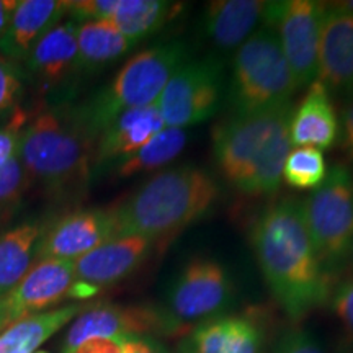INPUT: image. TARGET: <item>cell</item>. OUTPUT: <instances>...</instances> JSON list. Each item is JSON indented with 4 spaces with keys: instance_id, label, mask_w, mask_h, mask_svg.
I'll return each instance as SVG.
<instances>
[{
    "instance_id": "obj_1",
    "label": "cell",
    "mask_w": 353,
    "mask_h": 353,
    "mask_svg": "<svg viewBox=\"0 0 353 353\" xmlns=\"http://www.w3.org/2000/svg\"><path fill=\"white\" fill-rule=\"evenodd\" d=\"M250 241L260 272L290 319H303L329 301L330 278L317 259L301 200L268 206L255 219Z\"/></svg>"
},
{
    "instance_id": "obj_2",
    "label": "cell",
    "mask_w": 353,
    "mask_h": 353,
    "mask_svg": "<svg viewBox=\"0 0 353 353\" xmlns=\"http://www.w3.org/2000/svg\"><path fill=\"white\" fill-rule=\"evenodd\" d=\"M219 193V185L208 170L193 164L167 167L113 206L118 237L169 239L208 214Z\"/></svg>"
},
{
    "instance_id": "obj_3",
    "label": "cell",
    "mask_w": 353,
    "mask_h": 353,
    "mask_svg": "<svg viewBox=\"0 0 353 353\" xmlns=\"http://www.w3.org/2000/svg\"><path fill=\"white\" fill-rule=\"evenodd\" d=\"M293 105L252 114H231L213 130L216 167L234 188L249 196L273 195L291 151Z\"/></svg>"
},
{
    "instance_id": "obj_4",
    "label": "cell",
    "mask_w": 353,
    "mask_h": 353,
    "mask_svg": "<svg viewBox=\"0 0 353 353\" xmlns=\"http://www.w3.org/2000/svg\"><path fill=\"white\" fill-rule=\"evenodd\" d=\"M94 141L81 110H44L21 131L19 157L32 180L63 192L88 179Z\"/></svg>"
},
{
    "instance_id": "obj_5",
    "label": "cell",
    "mask_w": 353,
    "mask_h": 353,
    "mask_svg": "<svg viewBox=\"0 0 353 353\" xmlns=\"http://www.w3.org/2000/svg\"><path fill=\"white\" fill-rule=\"evenodd\" d=\"M187 44L169 41L139 51L128 59L110 85L81 110L90 131L99 138L101 130L120 113L157 103L167 82L187 63Z\"/></svg>"
},
{
    "instance_id": "obj_6",
    "label": "cell",
    "mask_w": 353,
    "mask_h": 353,
    "mask_svg": "<svg viewBox=\"0 0 353 353\" xmlns=\"http://www.w3.org/2000/svg\"><path fill=\"white\" fill-rule=\"evenodd\" d=\"M280 43L268 26H260L232 57L229 103L232 114H252L291 103L296 92Z\"/></svg>"
},
{
    "instance_id": "obj_7",
    "label": "cell",
    "mask_w": 353,
    "mask_h": 353,
    "mask_svg": "<svg viewBox=\"0 0 353 353\" xmlns=\"http://www.w3.org/2000/svg\"><path fill=\"white\" fill-rule=\"evenodd\" d=\"M307 232L317 259L332 280L347 267L353 241V174L332 165L321 187L301 201Z\"/></svg>"
},
{
    "instance_id": "obj_8",
    "label": "cell",
    "mask_w": 353,
    "mask_h": 353,
    "mask_svg": "<svg viewBox=\"0 0 353 353\" xmlns=\"http://www.w3.org/2000/svg\"><path fill=\"white\" fill-rule=\"evenodd\" d=\"M324 2L275 0L265 3V26L275 33L296 88L309 87L317 79L321 26Z\"/></svg>"
},
{
    "instance_id": "obj_9",
    "label": "cell",
    "mask_w": 353,
    "mask_h": 353,
    "mask_svg": "<svg viewBox=\"0 0 353 353\" xmlns=\"http://www.w3.org/2000/svg\"><path fill=\"white\" fill-rule=\"evenodd\" d=\"M232 301L234 283L226 267L211 257H195L172 280L164 309L185 329L224 316Z\"/></svg>"
},
{
    "instance_id": "obj_10",
    "label": "cell",
    "mask_w": 353,
    "mask_h": 353,
    "mask_svg": "<svg viewBox=\"0 0 353 353\" xmlns=\"http://www.w3.org/2000/svg\"><path fill=\"white\" fill-rule=\"evenodd\" d=\"M223 92V64L216 57L187 61L167 82L157 108L165 128L185 130L210 120L219 110Z\"/></svg>"
},
{
    "instance_id": "obj_11",
    "label": "cell",
    "mask_w": 353,
    "mask_h": 353,
    "mask_svg": "<svg viewBox=\"0 0 353 353\" xmlns=\"http://www.w3.org/2000/svg\"><path fill=\"white\" fill-rule=\"evenodd\" d=\"M185 330L164 307L97 304L82 309L61 345V353H74L92 339L131 337V335H170Z\"/></svg>"
},
{
    "instance_id": "obj_12",
    "label": "cell",
    "mask_w": 353,
    "mask_h": 353,
    "mask_svg": "<svg viewBox=\"0 0 353 353\" xmlns=\"http://www.w3.org/2000/svg\"><path fill=\"white\" fill-rule=\"evenodd\" d=\"M156 242L143 236H120L74 260L76 283L69 298H87L134 273L148 260Z\"/></svg>"
},
{
    "instance_id": "obj_13",
    "label": "cell",
    "mask_w": 353,
    "mask_h": 353,
    "mask_svg": "<svg viewBox=\"0 0 353 353\" xmlns=\"http://www.w3.org/2000/svg\"><path fill=\"white\" fill-rule=\"evenodd\" d=\"M74 283V260H39L10 293L0 298L2 329L69 298Z\"/></svg>"
},
{
    "instance_id": "obj_14",
    "label": "cell",
    "mask_w": 353,
    "mask_h": 353,
    "mask_svg": "<svg viewBox=\"0 0 353 353\" xmlns=\"http://www.w3.org/2000/svg\"><path fill=\"white\" fill-rule=\"evenodd\" d=\"M118 237L112 208L79 210L44 229L38 245L39 260H77L105 242Z\"/></svg>"
},
{
    "instance_id": "obj_15",
    "label": "cell",
    "mask_w": 353,
    "mask_h": 353,
    "mask_svg": "<svg viewBox=\"0 0 353 353\" xmlns=\"http://www.w3.org/2000/svg\"><path fill=\"white\" fill-rule=\"evenodd\" d=\"M317 81L329 94L353 95V15L332 2L325 3L322 17Z\"/></svg>"
},
{
    "instance_id": "obj_16",
    "label": "cell",
    "mask_w": 353,
    "mask_h": 353,
    "mask_svg": "<svg viewBox=\"0 0 353 353\" xmlns=\"http://www.w3.org/2000/svg\"><path fill=\"white\" fill-rule=\"evenodd\" d=\"M263 330L242 316H221L196 324L183 335L176 353H263Z\"/></svg>"
},
{
    "instance_id": "obj_17",
    "label": "cell",
    "mask_w": 353,
    "mask_h": 353,
    "mask_svg": "<svg viewBox=\"0 0 353 353\" xmlns=\"http://www.w3.org/2000/svg\"><path fill=\"white\" fill-rule=\"evenodd\" d=\"M164 128L157 103L120 113L97 138L94 164H117L139 151Z\"/></svg>"
},
{
    "instance_id": "obj_18",
    "label": "cell",
    "mask_w": 353,
    "mask_h": 353,
    "mask_svg": "<svg viewBox=\"0 0 353 353\" xmlns=\"http://www.w3.org/2000/svg\"><path fill=\"white\" fill-rule=\"evenodd\" d=\"M339 131L341 125L329 90L316 79L307 87L301 103L291 113V144L325 151L337 143Z\"/></svg>"
},
{
    "instance_id": "obj_19",
    "label": "cell",
    "mask_w": 353,
    "mask_h": 353,
    "mask_svg": "<svg viewBox=\"0 0 353 353\" xmlns=\"http://www.w3.org/2000/svg\"><path fill=\"white\" fill-rule=\"evenodd\" d=\"M69 2L59 0H21L13 12L6 34L0 39V51L10 61L30 56L37 43L63 20Z\"/></svg>"
},
{
    "instance_id": "obj_20",
    "label": "cell",
    "mask_w": 353,
    "mask_h": 353,
    "mask_svg": "<svg viewBox=\"0 0 353 353\" xmlns=\"http://www.w3.org/2000/svg\"><path fill=\"white\" fill-rule=\"evenodd\" d=\"M26 70L39 85L50 88L77 72V21H63L44 34L26 57Z\"/></svg>"
},
{
    "instance_id": "obj_21",
    "label": "cell",
    "mask_w": 353,
    "mask_h": 353,
    "mask_svg": "<svg viewBox=\"0 0 353 353\" xmlns=\"http://www.w3.org/2000/svg\"><path fill=\"white\" fill-rule=\"evenodd\" d=\"M265 3L262 0L210 2L201 17V32L218 50H237L263 20Z\"/></svg>"
},
{
    "instance_id": "obj_22",
    "label": "cell",
    "mask_w": 353,
    "mask_h": 353,
    "mask_svg": "<svg viewBox=\"0 0 353 353\" xmlns=\"http://www.w3.org/2000/svg\"><path fill=\"white\" fill-rule=\"evenodd\" d=\"M44 228L30 221L0 234V298L15 288L37 260Z\"/></svg>"
},
{
    "instance_id": "obj_23",
    "label": "cell",
    "mask_w": 353,
    "mask_h": 353,
    "mask_svg": "<svg viewBox=\"0 0 353 353\" xmlns=\"http://www.w3.org/2000/svg\"><path fill=\"white\" fill-rule=\"evenodd\" d=\"M83 307L69 304L17 321L0 334V353H34L48 339L76 319Z\"/></svg>"
},
{
    "instance_id": "obj_24",
    "label": "cell",
    "mask_w": 353,
    "mask_h": 353,
    "mask_svg": "<svg viewBox=\"0 0 353 353\" xmlns=\"http://www.w3.org/2000/svg\"><path fill=\"white\" fill-rule=\"evenodd\" d=\"M134 43L114 28L112 21L77 23V72H90L125 56Z\"/></svg>"
},
{
    "instance_id": "obj_25",
    "label": "cell",
    "mask_w": 353,
    "mask_h": 353,
    "mask_svg": "<svg viewBox=\"0 0 353 353\" xmlns=\"http://www.w3.org/2000/svg\"><path fill=\"white\" fill-rule=\"evenodd\" d=\"M179 6L165 0H118L110 21L123 37L138 44L170 21Z\"/></svg>"
},
{
    "instance_id": "obj_26",
    "label": "cell",
    "mask_w": 353,
    "mask_h": 353,
    "mask_svg": "<svg viewBox=\"0 0 353 353\" xmlns=\"http://www.w3.org/2000/svg\"><path fill=\"white\" fill-rule=\"evenodd\" d=\"M187 141L188 136L185 130L164 128L151 141H148L139 151L123 161H118L114 164V175L120 179H130L132 175L164 169L182 154Z\"/></svg>"
},
{
    "instance_id": "obj_27",
    "label": "cell",
    "mask_w": 353,
    "mask_h": 353,
    "mask_svg": "<svg viewBox=\"0 0 353 353\" xmlns=\"http://www.w3.org/2000/svg\"><path fill=\"white\" fill-rule=\"evenodd\" d=\"M327 164L322 151L314 148L291 149L283 165L281 179L296 190H316L327 175Z\"/></svg>"
},
{
    "instance_id": "obj_28",
    "label": "cell",
    "mask_w": 353,
    "mask_h": 353,
    "mask_svg": "<svg viewBox=\"0 0 353 353\" xmlns=\"http://www.w3.org/2000/svg\"><path fill=\"white\" fill-rule=\"evenodd\" d=\"M32 182L19 156L0 167V210L19 203Z\"/></svg>"
},
{
    "instance_id": "obj_29",
    "label": "cell",
    "mask_w": 353,
    "mask_h": 353,
    "mask_svg": "<svg viewBox=\"0 0 353 353\" xmlns=\"http://www.w3.org/2000/svg\"><path fill=\"white\" fill-rule=\"evenodd\" d=\"M23 94V76L13 61L0 56V118L10 113Z\"/></svg>"
},
{
    "instance_id": "obj_30",
    "label": "cell",
    "mask_w": 353,
    "mask_h": 353,
    "mask_svg": "<svg viewBox=\"0 0 353 353\" xmlns=\"http://www.w3.org/2000/svg\"><path fill=\"white\" fill-rule=\"evenodd\" d=\"M330 303L347 334L353 337V276L339 281L330 291Z\"/></svg>"
},
{
    "instance_id": "obj_31",
    "label": "cell",
    "mask_w": 353,
    "mask_h": 353,
    "mask_svg": "<svg viewBox=\"0 0 353 353\" xmlns=\"http://www.w3.org/2000/svg\"><path fill=\"white\" fill-rule=\"evenodd\" d=\"M118 7V0H79L69 2L70 20L81 21H110Z\"/></svg>"
},
{
    "instance_id": "obj_32",
    "label": "cell",
    "mask_w": 353,
    "mask_h": 353,
    "mask_svg": "<svg viewBox=\"0 0 353 353\" xmlns=\"http://www.w3.org/2000/svg\"><path fill=\"white\" fill-rule=\"evenodd\" d=\"M273 353H324V350L307 330L288 329L276 341Z\"/></svg>"
},
{
    "instance_id": "obj_33",
    "label": "cell",
    "mask_w": 353,
    "mask_h": 353,
    "mask_svg": "<svg viewBox=\"0 0 353 353\" xmlns=\"http://www.w3.org/2000/svg\"><path fill=\"white\" fill-rule=\"evenodd\" d=\"M21 121L23 120H17L13 125L0 128V167L6 165L15 156H19Z\"/></svg>"
},
{
    "instance_id": "obj_34",
    "label": "cell",
    "mask_w": 353,
    "mask_h": 353,
    "mask_svg": "<svg viewBox=\"0 0 353 353\" xmlns=\"http://www.w3.org/2000/svg\"><path fill=\"white\" fill-rule=\"evenodd\" d=\"M339 125H341L339 138H341L343 152L353 161V95L343 100Z\"/></svg>"
},
{
    "instance_id": "obj_35",
    "label": "cell",
    "mask_w": 353,
    "mask_h": 353,
    "mask_svg": "<svg viewBox=\"0 0 353 353\" xmlns=\"http://www.w3.org/2000/svg\"><path fill=\"white\" fill-rule=\"evenodd\" d=\"M121 353H170L156 337L151 335H131L123 341Z\"/></svg>"
},
{
    "instance_id": "obj_36",
    "label": "cell",
    "mask_w": 353,
    "mask_h": 353,
    "mask_svg": "<svg viewBox=\"0 0 353 353\" xmlns=\"http://www.w3.org/2000/svg\"><path fill=\"white\" fill-rule=\"evenodd\" d=\"M125 337L92 339L83 342L74 353H121Z\"/></svg>"
},
{
    "instance_id": "obj_37",
    "label": "cell",
    "mask_w": 353,
    "mask_h": 353,
    "mask_svg": "<svg viewBox=\"0 0 353 353\" xmlns=\"http://www.w3.org/2000/svg\"><path fill=\"white\" fill-rule=\"evenodd\" d=\"M17 6H19L17 0H0V39H2V37L7 32L8 23H10Z\"/></svg>"
},
{
    "instance_id": "obj_38",
    "label": "cell",
    "mask_w": 353,
    "mask_h": 353,
    "mask_svg": "<svg viewBox=\"0 0 353 353\" xmlns=\"http://www.w3.org/2000/svg\"><path fill=\"white\" fill-rule=\"evenodd\" d=\"M332 3L335 7L342 8V10H345L353 15V0H348V2H332Z\"/></svg>"
},
{
    "instance_id": "obj_39",
    "label": "cell",
    "mask_w": 353,
    "mask_h": 353,
    "mask_svg": "<svg viewBox=\"0 0 353 353\" xmlns=\"http://www.w3.org/2000/svg\"><path fill=\"white\" fill-rule=\"evenodd\" d=\"M347 267H348V272H350V275L353 276V241H352V247H350V254H348Z\"/></svg>"
},
{
    "instance_id": "obj_40",
    "label": "cell",
    "mask_w": 353,
    "mask_h": 353,
    "mask_svg": "<svg viewBox=\"0 0 353 353\" xmlns=\"http://www.w3.org/2000/svg\"><path fill=\"white\" fill-rule=\"evenodd\" d=\"M34 353H48V352H34Z\"/></svg>"
},
{
    "instance_id": "obj_41",
    "label": "cell",
    "mask_w": 353,
    "mask_h": 353,
    "mask_svg": "<svg viewBox=\"0 0 353 353\" xmlns=\"http://www.w3.org/2000/svg\"><path fill=\"white\" fill-rule=\"evenodd\" d=\"M0 330H3V329H2V325H0Z\"/></svg>"
}]
</instances>
